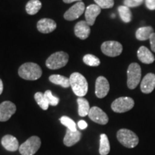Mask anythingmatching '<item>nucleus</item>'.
Listing matches in <instances>:
<instances>
[{
  "instance_id": "obj_25",
  "label": "nucleus",
  "mask_w": 155,
  "mask_h": 155,
  "mask_svg": "<svg viewBox=\"0 0 155 155\" xmlns=\"http://www.w3.org/2000/svg\"><path fill=\"white\" fill-rule=\"evenodd\" d=\"M118 11H119L120 17L124 22L128 23L131 22L132 19V13L129 7L124 5L119 6L118 7Z\"/></svg>"
},
{
  "instance_id": "obj_7",
  "label": "nucleus",
  "mask_w": 155,
  "mask_h": 155,
  "mask_svg": "<svg viewBox=\"0 0 155 155\" xmlns=\"http://www.w3.org/2000/svg\"><path fill=\"white\" fill-rule=\"evenodd\" d=\"M134 106V101L130 97H120L111 104V109L116 113H124L130 111Z\"/></svg>"
},
{
  "instance_id": "obj_26",
  "label": "nucleus",
  "mask_w": 155,
  "mask_h": 155,
  "mask_svg": "<svg viewBox=\"0 0 155 155\" xmlns=\"http://www.w3.org/2000/svg\"><path fill=\"white\" fill-rule=\"evenodd\" d=\"M35 99L37 104L43 110H47L49 107V103L43 93L38 92L35 94Z\"/></svg>"
},
{
  "instance_id": "obj_23",
  "label": "nucleus",
  "mask_w": 155,
  "mask_h": 155,
  "mask_svg": "<svg viewBox=\"0 0 155 155\" xmlns=\"http://www.w3.org/2000/svg\"><path fill=\"white\" fill-rule=\"evenodd\" d=\"M42 7V3L40 0H30L26 5V12L28 15L37 14Z\"/></svg>"
},
{
  "instance_id": "obj_19",
  "label": "nucleus",
  "mask_w": 155,
  "mask_h": 155,
  "mask_svg": "<svg viewBox=\"0 0 155 155\" xmlns=\"http://www.w3.org/2000/svg\"><path fill=\"white\" fill-rule=\"evenodd\" d=\"M81 131H72L70 129H67L66 134H65V137L63 139V143L65 146L72 147L75 145L76 143L81 140Z\"/></svg>"
},
{
  "instance_id": "obj_36",
  "label": "nucleus",
  "mask_w": 155,
  "mask_h": 155,
  "mask_svg": "<svg viewBox=\"0 0 155 155\" xmlns=\"http://www.w3.org/2000/svg\"><path fill=\"white\" fill-rule=\"evenodd\" d=\"M3 88H4V86H3V83H2V81L0 79V95L2 94V91H3Z\"/></svg>"
},
{
  "instance_id": "obj_6",
  "label": "nucleus",
  "mask_w": 155,
  "mask_h": 155,
  "mask_svg": "<svg viewBox=\"0 0 155 155\" xmlns=\"http://www.w3.org/2000/svg\"><path fill=\"white\" fill-rule=\"evenodd\" d=\"M41 146V140L37 136H32L19 147L22 155H34Z\"/></svg>"
},
{
  "instance_id": "obj_31",
  "label": "nucleus",
  "mask_w": 155,
  "mask_h": 155,
  "mask_svg": "<svg viewBox=\"0 0 155 155\" xmlns=\"http://www.w3.org/2000/svg\"><path fill=\"white\" fill-rule=\"evenodd\" d=\"M124 6H126V7L130 8V7H138V6H140L142 3L139 2L137 0H124Z\"/></svg>"
},
{
  "instance_id": "obj_34",
  "label": "nucleus",
  "mask_w": 155,
  "mask_h": 155,
  "mask_svg": "<svg viewBox=\"0 0 155 155\" xmlns=\"http://www.w3.org/2000/svg\"><path fill=\"white\" fill-rule=\"evenodd\" d=\"M78 126L79 129L83 130V129H86L87 127H88V124H87L85 121H83V120H81V121H79L78 123Z\"/></svg>"
},
{
  "instance_id": "obj_4",
  "label": "nucleus",
  "mask_w": 155,
  "mask_h": 155,
  "mask_svg": "<svg viewBox=\"0 0 155 155\" xmlns=\"http://www.w3.org/2000/svg\"><path fill=\"white\" fill-rule=\"evenodd\" d=\"M68 59L69 55L65 52H56V53L50 55V57L46 61L45 65L49 69H60L67 65Z\"/></svg>"
},
{
  "instance_id": "obj_16",
  "label": "nucleus",
  "mask_w": 155,
  "mask_h": 155,
  "mask_svg": "<svg viewBox=\"0 0 155 155\" xmlns=\"http://www.w3.org/2000/svg\"><path fill=\"white\" fill-rule=\"evenodd\" d=\"M101 9L97 5H91L86 9L85 11V17L86 21L90 26L94 25L97 17L100 15Z\"/></svg>"
},
{
  "instance_id": "obj_3",
  "label": "nucleus",
  "mask_w": 155,
  "mask_h": 155,
  "mask_svg": "<svg viewBox=\"0 0 155 155\" xmlns=\"http://www.w3.org/2000/svg\"><path fill=\"white\" fill-rule=\"evenodd\" d=\"M116 137L119 142L127 148H134L139 144V137L134 132L129 129H119L116 134Z\"/></svg>"
},
{
  "instance_id": "obj_5",
  "label": "nucleus",
  "mask_w": 155,
  "mask_h": 155,
  "mask_svg": "<svg viewBox=\"0 0 155 155\" xmlns=\"http://www.w3.org/2000/svg\"><path fill=\"white\" fill-rule=\"evenodd\" d=\"M141 78V69L137 63H132L127 70V86L131 90L136 88L139 84Z\"/></svg>"
},
{
  "instance_id": "obj_32",
  "label": "nucleus",
  "mask_w": 155,
  "mask_h": 155,
  "mask_svg": "<svg viewBox=\"0 0 155 155\" xmlns=\"http://www.w3.org/2000/svg\"><path fill=\"white\" fill-rule=\"evenodd\" d=\"M145 5L150 10H155V0H145Z\"/></svg>"
},
{
  "instance_id": "obj_21",
  "label": "nucleus",
  "mask_w": 155,
  "mask_h": 155,
  "mask_svg": "<svg viewBox=\"0 0 155 155\" xmlns=\"http://www.w3.org/2000/svg\"><path fill=\"white\" fill-rule=\"evenodd\" d=\"M78 105V114L81 117H84L88 115L91 108L88 100L83 97H78L77 99Z\"/></svg>"
},
{
  "instance_id": "obj_15",
  "label": "nucleus",
  "mask_w": 155,
  "mask_h": 155,
  "mask_svg": "<svg viewBox=\"0 0 155 155\" xmlns=\"http://www.w3.org/2000/svg\"><path fill=\"white\" fill-rule=\"evenodd\" d=\"M74 32L77 38L81 40H86L91 34L90 25L86 22V21H80L75 25Z\"/></svg>"
},
{
  "instance_id": "obj_8",
  "label": "nucleus",
  "mask_w": 155,
  "mask_h": 155,
  "mask_svg": "<svg viewBox=\"0 0 155 155\" xmlns=\"http://www.w3.org/2000/svg\"><path fill=\"white\" fill-rule=\"evenodd\" d=\"M102 53L108 57H117L123 51V46L117 41H106L101 45Z\"/></svg>"
},
{
  "instance_id": "obj_27",
  "label": "nucleus",
  "mask_w": 155,
  "mask_h": 155,
  "mask_svg": "<svg viewBox=\"0 0 155 155\" xmlns=\"http://www.w3.org/2000/svg\"><path fill=\"white\" fill-rule=\"evenodd\" d=\"M83 61L87 65L92 67L98 66L101 63L99 58H97L96 56L94 55H91V54H87V55H84V57L83 58Z\"/></svg>"
},
{
  "instance_id": "obj_29",
  "label": "nucleus",
  "mask_w": 155,
  "mask_h": 155,
  "mask_svg": "<svg viewBox=\"0 0 155 155\" xmlns=\"http://www.w3.org/2000/svg\"><path fill=\"white\" fill-rule=\"evenodd\" d=\"M44 94L46 98H47L48 103H49V105L53 106H55L58 105V103L60 101L59 98L53 96V94H52V92L50 91V90L46 91Z\"/></svg>"
},
{
  "instance_id": "obj_17",
  "label": "nucleus",
  "mask_w": 155,
  "mask_h": 155,
  "mask_svg": "<svg viewBox=\"0 0 155 155\" xmlns=\"http://www.w3.org/2000/svg\"><path fill=\"white\" fill-rule=\"evenodd\" d=\"M2 144L4 148L9 152H15L19 150V142L16 137L12 135H5L2 139Z\"/></svg>"
},
{
  "instance_id": "obj_13",
  "label": "nucleus",
  "mask_w": 155,
  "mask_h": 155,
  "mask_svg": "<svg viewBox=\"0 0 155 155\" xmlns=\"http://www.w3.org/2000/svg\"><path fill=\"white\" fill-rule=\"evenodd\" d=\"M140 88L141 92L149 94L152 93L155 88V75L150 73L144 77L141 82Z\"/></svg>"
},
{
  "instance_id": "obj_11",
  "label": "nucleus",
  "mask_w": 155,
  "mask_h": 155,
  "mask_svg": "<svg viewBox=\"0 0 155 155\" xmlns=\"http://www.w3.org/2000/svg\"><path fill=\"white\" fill-rule=\"evenodd\" d=\"M88 116L93 121L96 122L98 124L105 125L108 122L107 114L103 111L101 108L97 107V106L91 108Z\"/></svg>"
},
{
  "instance_id": "obj_22",
  "label": "nucleus",
  "mask_w": 155,
  "mask_h": 155,
  "mask_svg": "<svg viewBox=\"0 0 155 155\" xmlns=\"http://www.w3.org/2000/svg\"><path fill=\"white\" fill-rule=\"evenodd\" d=\"M49 80L51 83L53 84L59 85L61 86L63 88H68L71 86L70 85V79L69 78H67L65 76L61 75H52L49 77Z\"/></svg>"
},
{
  "instance_id": "obj_18",
  "label": "nucleus",
  "mask_w": 155,
  "mask_h": 155,
  "mask_svg": "<svg viewBox=\"0 0 155 155\" xmlns=\"http://www.w3.org/2000/svg\"><path fill=\"white\" fill-rule=\"evenodd\" d=\"M137 57L141 63L144 64H152L155 61L154 55L148 48L141 46L137 51Z\"/></svg>"
},
{
  "instance_id": "obj_14",
  "label": "nucleus",
  "mask_w": 155,
  "mask_h": 155,
  "mask_svg": "<svg viewBox=\"0 0 155 155\" xmlns=\"http://www.w3.org/2000/svg\"><path fill=\"white\" fill-rule=\"evenodd\" d=\"M57 28V24L53 19L44 18L41 19L38 21L37 24V28L39 32L44 34L50 33L53 32Z\"/></svg>"
},
{
  "instance_id": "obj_33",
  "label": "nucleus",
  "mask_w": 155,
  "mask_h": 155,
  "mask_svg": "<svg viewBox=\"0 0 155 155\" xmlns=\"http://www.w3.org/2000/svg\"><path fill=\"white\" fill-rule=\"evenodd\" d=\"M150 46H151V50L153 52L155 53V32L152 34V35L150 38Z\"/></svg>"
},
{
  "instance_id": "obj_10",
  "label": "nucleus",
  "mask_w": 155,
  "mask_h": 155,
  "mask_svg": "<svg viewBox=\"0 0 155 155\" xmlns=\"http://www.w3.org/2000/svg\"><path fill=\"white\" fill-rule=\"evenodd\" d=\"M17 108L12 102L6 101L0 104V121H7L16 112Z\"/></svg>"
},
{
  "instance_id": "obj_20",
  "label": "nucleus",
  "mask_w": 155,
  "mask_h": 155,
  "mask_svg": "<svg viewBox=\"0 0 155 155\" xmlns=\"http://www.w3.org/2000/svg\"><path fill=\"white\" fill-rule=\"evenodd\" d=\"M154 32V29L151 26H146L139 28L136 32V38L140 41L149 40L150 36Z\"/></svg>"
},
{
  "instance_id": "obj_12",
  "label": "nucleus",
  "mask_w": 155,
  "mask_h": 155,
  "mask_svg": "<svg viewBox=\"0 0 155 155\" xmlns=\"http://www.w3.org/2000/svg\"><path fill=\"white\" fill-rule=\"evenodd\" d=\"M109 83L105 77L99 76L97 78L95 94L98 98H103L107 96L109 92Z\"/></svg>"
},
{
  "instance_id": "obj_24",
  "label": "nucleus",
  "mask_w": 155,
  "mask_h": 155,
  "mask_svg": "<svg viewBox=\"0 0 155 155\" xmlns=\"http://www.w3.org/2000/svg\"><path fill=\"white\" fill-rule=\"evenodd\" d=\"M110 152V144L107 135L102 134L100 136L99 153L101 155H107Z\"/></svg>"
},
{
  "instance_id": "obj_30",
  "label": "nucleus",
  "mask_w": 155,
  "mask_h": 155,
  "mask_svg": "<svg viewBox=\"0 0 155 155\" xmlns=\"http://www.w3.org/2000/svg\"><path fill=\"white\" fill-rule=\"evenodd\" d=\"M94 2L101 9H110L114 5V0H94Z\"/></svg>"
},
{
  "instance_id": "obj_9",
  "label": "nucleus",
  "mask_w": 155,
  "mask_h": 155,
  "mask_svg": "<svg viewBox=\"0 0 155 155\" xmlns=\"http://www.w3.org/2000/svg\"><path fill=\"white\" fill-rule=\"evenodd\" d=\"M86 11L85 4L82 2H78L72 6L64 14V18L68 21H73L78 19Z\"/></svg>"
},
{
  "instance_id": "obj_2",
  "label": "nucleus",
  "mask_w": 155,
  "mask_h": 155,
  "mask_svg": "<svg viewBox=\"0 0 155 155\" xmlns=\"http://www.w3.org/2000/svg\"><path fill=\"white\" fill-rule=\"evenodd\" d=\"M18 74L25 80L35 81L41 77L42 71L41 68L38 64L26 63L19 67Z\"/></svg>"
},
{
  "instance_id": "obj_1",
  "label": "nucleus",
  "mask_w": 155,
  "mask_h": 155,
  "mask_svg": "<svg viewBox=\"0 0 155 155\" xmlns=\"http://www.w3.org/2000/svg\"><path fill=\"white\" fill-rule=\"evenodd\" d=\"M69 79L70 85L74 94L78 97L86 96L88 89V84L86 78L79 73H73Z\"/></svg>"
},
{
  "instance_id": "obj_37",
  "label": "nucleus",
  "mask_w": 155,
  "mask_h": 155,
  "mask_svg": "<svg viewBox=\"0 0 155 155\" xmlns=\"http://www.w3.org/2000/svg\"><path fill=\"white\" fill-rule=\"evenodd\" d=\"M137 2H141V3H143V1H144V0H137Z\"/></svg>"
},
{
  "instance_id": "obj_28",
  "label": "nucleus",
  "mask_w": 155,
  "mask_h": 155,
  "mask_svg": "<svg viewBox=\"0 0 155 155\" xmlns=\"http://www.w3.org/2000/svg\"><path fill=\"white\" fill-rule=\"evenodd\" d=\"M61 124L68 128V129H70L72 131H76L77 127L75 124V121L71 119V118L68 117L66 116H63L60 119Z\"/></svg>"
},
{
  "instance_id": "obj_35",
  "label": "nucleus",
  "mask_w": 155,
  "mask_h": 155,
  "mask_svg": "<svg viewBox=\"0 0 155 155\" xmlns=\"http://www.w3.org/2000/svg\"><path fill=\"white\" fill-rule=\"evenodd\" d=\"M63 1L66 4H71L74 2H81V0H63Z\"/></svg>"
}]
</instances>
